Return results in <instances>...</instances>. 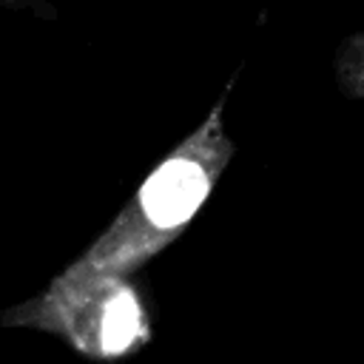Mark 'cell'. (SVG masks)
I'll list each match as a JSON object with an SVG mask.
<instances>
[{"mask_svg": "<svg viewBox=\"0 0 364 364\" xmlns=\"http://www.w3.org/2000/svg\"><path fill=\"white\" fill-rule=\"evenodd\" d=\"M225 100L228 94L148 171L111 225L71 262L74 267L131 279L188 230L236 154L225 131Z\"/></svg>", "mask_w": 364, "mask_h": 364, "instance_id": "6da1fadb", "label": "cell"}, {"mask_svg": "<svg viewBox=\"0 0 364 364\" xmlns=\"http://www.w3.org/2000/svg\"><path fill=\"white\" fill-rule=\"evenodd\" d=\"M333 74L344 97L364 100V28L350 34L333 57Z\"/></svg>", "mask_w": 364, "mask_h": 364, "instance_id": "3957f363", "label": "cell"}, {"mask_svg": "<svg viewBox=\"0 0 364 364\" xmlns=\"http://www.w3.org/2000/svg\"><path fill=\"white\" fill-rule=\"evenodd\" d=\"M0 327L57 336L71 353L111 364L139 353L151 336V313L128 276L74 267L71 262L31 299L6 307Z\"/></svg>", "mask_w": 364, "mask_h": 364, "instance_id": "7a4b0ae2", "label": "cell"}]
</instances>
